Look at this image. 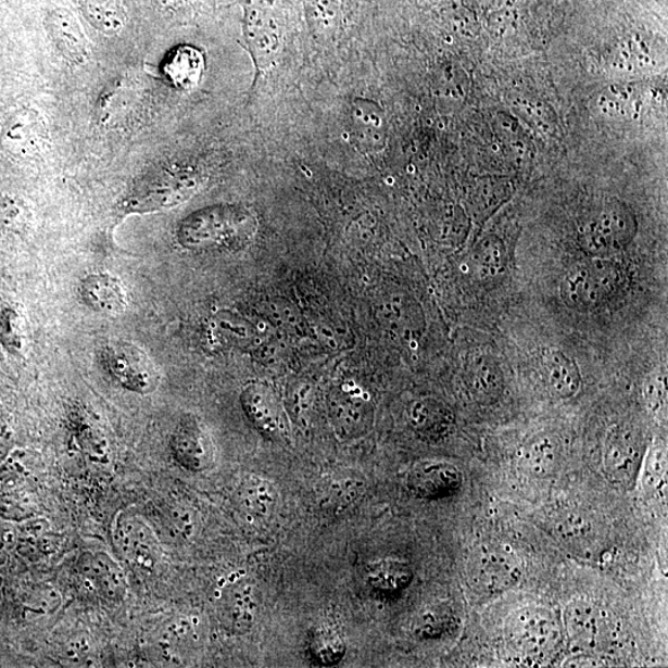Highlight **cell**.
<instances>
[{"label": "cell", "instance_id": "cell-36", "mask_svg": "<svg viewBox=\"0 0 668 668\" xmlns=\"http://www.w3.org/2000/svg\"><path fill=\"white\" fill-rule=\"evenodd\" d=\"M645 399L650 407L656 412L666 401V385L663 377L653 378L645 388Z\"/></svg>", "mask_w": 668, "mask_h": 668}, {"label": "cell", "instance_id": "cell-6", "mask_svg": "<svg viewBox=\"0 0 668 668\" xmlns=\"http://www.w3.org/2000/svg\"><path fill=\"white\" fill-rule=\"evenodd\" d=\"M101 362L113 380L131 393L149 395L160 385L154 363L137 345L127 342L106 344L101 352Z\"/></svg>", "mask_w": 668, "mask_h": 668}, {"label": "cell", "instance_id": "cell-2", "mask_svg": "<svg viewBox=\"0 0 668 668\" xmlns=\"http://www.w3.org/2000/svg\"><path fill=\"white\" fill-rule=\"evenodd\" d=\"M203 176L190 166L166 167L139 182L121 206L126 213H150L180 206L198 193Z\"/></svg>", "mask_w": 668, "mask_h": 668}, {"label": "cell", "instance_id": "cell-21", "mask_svg": "<svg viewBox=\"0 0 668 668\" xmlns=\"http://www.w3.org/2000/svg\"><path fill=\"white\" fill-rule=\"evenodd\" d=\"M118 542L123 555L141 567L153 566L157 546L154 534L136 519L123 520L118 529Z\"/></svg>", "mask_w": 668, "mask_h": 668}, {"label": "cell", "instance_id": "cell-8", "mask_svg": "<svg viewBox=\"0 0 668 668\" xmlns=\"http://www.w3.org/2000/svg\"><path fill=\"white\" fill-rule=\"evenodd\" d=\"M520 566L515 556L497 545H483L469 560V577L476 591L499 594L519 582Z\"/></svg>", "mask_w": 668, "mask_h": 668}, {"label": "cell", "instance_id": "cell-24", "mask_svg": "<svg viewBox=\"0 0 668 668\" xmlns=\"http://www.w3.org/2000/svg\"><path fill=\"white\" fill-rule=\"evenodd\" d=\"M255 612V593L251 584L237 583L223 596L222 614L231 630L244 632L251 629Z\"/></svg>", "mask_w": 668, "mask_h": 668}, {"label": "cell", "instance_id": "cell-19", "mask_svg": "<svg viewBox=\"0 0 668 668\" xmlns=\"http://www.w3.org/2000/svg\"><path fill=\"white\" fill-rule=\"evenodd\" d=\"M85 305L98 314L119 315L127 306L122 283L110 274H91L79 287Z\"/></svg>", "mask_w": 668, "mask_h": 668}, {"label": "cell", "instance_id": "cell-29", "mask_svg": "<svg viewBox=\"0 0 668 668\" xmlns=\"http://www.w3.org/2000/svg\"><path fill=\"white\" fill-rule=\"evenodd\" d=\"M310 652L318 665L335 666L343 660L345 644L336 632L318 630L311 637Z\"/></svg>", "mask_w": 668, "mask_h": 668}, {"label": "cell", "instance_id": "cell-27", "mask_svg": "<svg viewBox=\"0 0 668 668\" xmlns=\"http://www.w3.org/2000/svg\"><path fill=\"white\" fill-rule=\"evenodd\" d=\"M81 9L87 22L110 37L119 34L127 22L126 12L117 0H83Z\"/></svg>", "mask_w": 668, "mask_h": 668}, {"label": "cell", "instance_id": "cell-33", "mask_svg": "<svg viewBox=\"0 0 668 668\" xmlns=\"http://www.w3.org/2000/svg\"><path fill=\"white\" fill-rule=\"evenodd\" d=\"M504 253L502 244L496 240H484L478 248L475 264L480 274L494 275L502 269Z\"/></svg>", "mask_w": 668, "mask_h": 668}, {"label": "cell", "instance_id": "cell-26", "mask_svg": "<svg viewBox=\"0 0 668 668\" xmlns=\"http://www.w3.org/2000/svg\"><path fill=\"white\" fill-rule=\"evenodd\" d=\"M520 466L534 477H549L554 474L558 463V450L554 440L547 436L534 438L524 444L519 453Z\"/></svg>", "mask_w": 668, "mask_h": 668}, {"label": "cell", "instance_id": "cell-32", "mask_svg": "<svg viewBox=\"0 0 668 668\" xmlns=\"http://www.w3.org/2000/svg\"><path fill=\"white\" fill-rule=\"evenodd\" d=\"M501 379L494 367L488 364H477L474 367V379H471V390L479 399H493L501 389Z\"/></svg>", "mask_w": 668, "mask_h": 668}, {"label": "cell", "instance_id": "cell-23", "mask_svg": "<svg viewBox=\"0 0 668 668\" xmlns=\"http://www.w3.org/2000/svg\"><path fill=\"white\" fill-rule=\"evenodd\" d=\"M239 501L248 514L257 519H269L279 502L278 489L269 480L248 476L239 487Z\"/></svg>", "mask_w": 668, "mask_h": 668}, {"label": "cell", "instance_id": "cell-31", "mask_svg": "<svg viewBox=\"0 0 668 668\" xmlns=\"http://www.w3.org/2000/svg\"><path fill=\"white\" fill-rule=\"evenodd\" d=\"M409 577H412V574L404 565L385 563L371 569L369 582L381 592H394L404 588Z\"/></svg>", "mask_w": 668, "mask_h": 668}, {"label": "cell", "instance_id": "cell-17", "mask_svg": "<svg viewBox=\"0 0 668 668\" xmlns=\"http://www.w3.org/2000/svg\"><path fill=\"white\" fill-rule=\"evenodd\" d=\"M53 43L70 62L84 65L91 58V48L77 17L65 8H56L47 17Z\"/></svg>", "mask_w": 668, "mask_h": 668}, {"label": "cell", "instance_id": "cell-7", "mask_svg": "<svg viewBox=\"0 0 668 668\" xmlns=\"http://www.w3.org/2000/svg\"><path fill=\"white\" fill-rule=\"evenodd\" d=\"M565 630L569 643L585 653H598L617 639L610 614L595 604L577 601L565 612Z\"/></svg>", "mask_w": 668, "mask_h": 668}, {"label": "cell", "instance_id": "cell-16", "mask_svg": "<svg viewBox=\"0 0 668 668\" xmlns=\"http://www.w3.org/2000/svg\"><path fill=\"white\" fill-rule=\"evenodd\" d=\"M462 474L456 466L441 461H423L408 471L407 487L425 499H441L457 492Z\"/></svg>", "mask_w": 668, "mask_h": 668}, {"label": "cell", "instance_id": "cell-18", "mask_svg": "<svg viewBox=\"0 0 668 668\" xmlns=\"http://www.w3.org/2000/svg\"><path fill=\"white\" fill-rule=\"evenodd\" d=\"M206 70L203 53L192 45H180L167 53L163 61V75L180 91H191L198 87Z\"/></svg>", "mask_w": 668, "mask_h": 668}, {"label": "cell", "instance_id": "cell-10", "mask_svg": "<svg viewBox=\"0 0 668 668\" xmlns=\"http://www.w3.org/2000/svg\"><path fill=\"white\" fill-rule=\"evenodd\" d=\"M240 404L249 421L264 438L273 442H285L290 438L287 412L274 391L261 382L248 386Z\"/></svg>", "mask_w": 668, "mask_h": 668}, {"label": "cell", "instance_id": "cell-1", "mask_svg": "<svg viewBox=\"0 0 668 668\" xmlns=\"http://www.w3.org/2000/svg\"><path fill=\"white\" fill-rule=\"evenodd\" d=\"M257 219L240 204H213L190 213L177 228V242L191 252H236L255 238Z\"/></svg>", "mask_w": 668, "mask_h": 668}, {"label": "cell", "instance_id": "cell-34", "mask_svg": "<svg viewBox=\"0 0 668 668\" xmlns=\"http://www.w3.org/2000/svg\"><path fill=\"white\" fill-rule=\"evenodd\" d=\"M25 220L26 212L22 202L13 198L0 199V230H20Z\"/></svg>", "mask_w": 668, "mask_h": 668}, {"label": "cell", "instance_id": "cell-13", "mask_svg": "<svg viewBox=\"0 0 668 668\" xmlns=\"http://www.w3.org/2000/svg\"><path fill=\"white\" fill-rule=\"evenodd\" d=\"M171 445L178 465L194 474L210 469L215 462V448L210 434L199 418L192 415L184 416L178 423Z\"/></svg>", "mask_w": 668, "mask_h": 668}, {"label": "cell", "instance_id": "cell-35", "mask_svg": "<svg viewBox=\"0 0 668 668\" xmlns=\"http://www.w3.org/2000/svg\"><path fill=\"white\" fill-rule=\"evenodd\" d=\"M666 451L657 448L648 453L645 461V475L650 486L660 483L666 475Z\"/></svg>", "mask_w": 668, "mask_h": 668}, {"label": "cell", "instance_id": "cell-37", "mask_svg": "<svg viewBox=\"0 0 668 668\" xmlns=\"http://www.w3.org/2000/svg\"><path fill=\"white\" fill-rule=\"evenodd\" d=\"M15 314L13 312H4L2 317V335L5 337L4 342L7 345H20V341H17V332L16 327H12V319Z\"/></svg>", "mask_w": 668, "mask_h": 668}, {"label": "cell", "instance_id": "cell-25", "mask_svg": "<svg viewBox=\"0 0 668 668\" xmlns=\"http://www.w3.org/2000/svg\"><path fill=\"white\" fill-rule=\"evenodd\" d=\"M408 424L425 438L438 439L448 432L452 423V415L448 407L439 401L424 399L415 401L407 412Z\"/></svg>", "mask_w": 668, "mask_h": 668}, {"label": "cell", "instance_id": "cell-4", "mask_svg": "<svg viewBox=\"0 0 668 668\" xmlns=\"http://www.w3.org/2000/svg\"><path fill=\"white\" fill-rule=\"evenodd\" d=\"M505 638L515 653L543 657L555 652L563 640V629L550 610L529 607L513 613L507 619Z\"/></svg>", "mask_w": 668, "mask_h": 668}, {"label": "cell", "instance_id": "cell-14", "mask_svg": "<svg viewBox=\"0 0 668 668\" xmlns=\"http://www.w3.org/2000/svg\"><path fill=\"white\" fill-rule=\"evenodd\" d=\"M643 462L637 436L626 429H613L604 443L603 468L613 483L628 486L635 479Z\"/></svg>", "mask_w": 668, "mask_h": 668}, {"label": "cell", "instance_id": "cell-5", "mask_svg": "<svg viewBox=\"0 0 668 668\" xmlns=\"http://www.w3.org/2000/svg\"><path fill=\"white\" fill-rule=\"evenodd\" d=\"M634 235V216L619 203H610L595 211L579 230L583 248L595 257H609L620 253Z\"/></svg>", "mask_w": 668, "mask_h": 668}, {"label": "cell", "instance_id": "cell-11", "mask_svg": "<svg viewBox=\"0 0 668 668\" xmlns=\"http://www.w3.org/2000/svg\"><path fill=\"white\" fill-rule=\"evenodd\" d=\"M328 415L342 441L364 438L373 426L374 409L367 398L343 387L333 388L328 396Z\"/></svg>", "mask_w": 668, "mask_h": 668}, {"label": "cell", "instance_id": "cell-30", "mask_svg": "<svg viewBox=\"0 0 668 668\" xmlns=\"http://www.w3.org/2000/svg\"><path fill=\"white\" fill-rule=\"evenodd\" d=\"M307 3L308 21L316 37L324 40L331 38L340 16L337 0H308Z\"/></svg>", "mask_w": 668, "mask_h": 668}, {"label": "cell", "instance_id": "cell-15", "mask_svg": "<svg viewBox=\"0 0 668 668\" xmlns=\"http://www.w3.org/2000/svg\"><path fill=\"white\" fill-rule=\"evenodd\" d=\"M351 126L356 148L364 154H378L388 144L389 129L385 110L368 98H355Z\"/></svg>", "mask_w": 668, "mask_h": 668}, {"label": "cell", "instance_id": "cell-22", "mask_svg": "<svg viewBox=\"0 0 668 668\" xmlns=\"http://www.w3.org/2000/svg\"><path fill=\"white\" fill-rule=\"evenodd\" d=\"M543 367L551 393L559 399L574 398L581 389L582 379L577 364L565 353L551 351L543 356Z\"/></svg>", "mask_w": 668, "mask_h": 668}, {"label": "cell", "instance_id": "cell-28", "mask_svg": "<svg viewBox=\"0 0 668 668\" xmlns=\"http://www.w3.org/2000/svg\"><path fill=\"white\" fill-rule=\"evenodd\" d=\"M92 571L97 585L106 598L117 601L126 593V581L121 568L105 554L94 557Z\"/></svg>", "mask_w": 668, "mask_h": 668}, {"label": "cell", "instance_id": "cell-20", "mask_svg": "<svg viewBox=\"0 0 668 668\" xmlns=\"http://www.w3.org/2000/svg\"><path fill=\"white\" fill-rule=\"evenodd\" d=\"M363 479L349 474L325 476L317 484V502L326 512H343L364 494Z\"/></svg>", "mask_w": 668, "mask_h": 668}, {"label": "cell", "instance_id": "cell-3", "mask_svg": "<svg viewBox=\"0 0 668 668\" xmlns=\"http://www.w3.org/2000/svg\"><path fill=\"white\" fill-rule=\"evenodd\" d=\"M622 283L618 264L608 257H595L577 264L560 285V293L569 307L590 311L600 307L617 293Z\"/></svg>", "mask_w": 668, "mask_h": 668}, {"label": "cell", "instance_id": "cell-9", "mask_svg": "<svg viewBox=\"0 0 668 668\" xmlns=\"http://www.w3.org/2000/svg\"><path fill=\"white\" fill-rule=\"evenodd\" d=\"M243 33L257 71L273 67L281 48L280 23L273 9L264 3L247 4Z\"/></svg>", "mask_w": 668, "mask_h": 668}, {"label": "cell", "instance_id": "cell-12", "mask_svg": "<svg viewBox=\"0 0 668 668\" xmlns=\"http://www.w3.org/2000/svg\"><path fill=\"white\" fill-rule=\"evenodd\" d=\"M49 144V130L42 115L30 109L14 112L0 133V146L15 157L37 156Z\"/></svg>", "mask_w": 668, "mask_h": 668}]
</instances>
